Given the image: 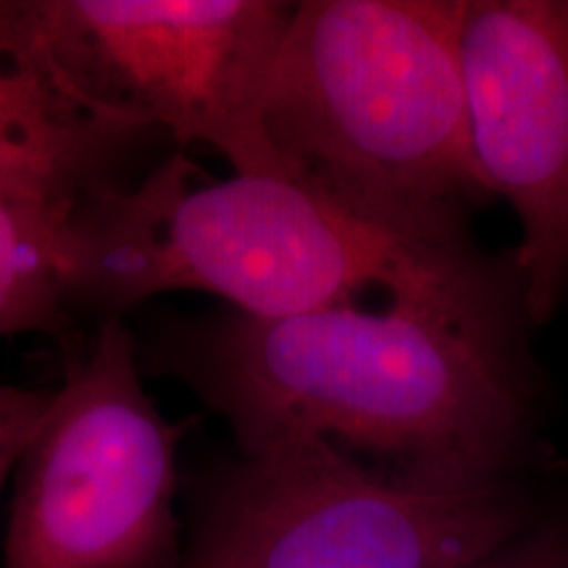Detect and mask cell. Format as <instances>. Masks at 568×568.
Returning a JSON list of instances; mask_svg holds the SVG:
<instances>
[{"mask_svg": "<svg viewBox=\"0 0 568 568\" xmlns=\"http://www.w3.org/2000/svg\"><path fill=\"white\" fill-rule=\"evenodd\" d=\"M535 518L516 479L408 485L282 439L213 477L176 568H466Z\"/></svg>", "mask_w": 568, "mask_h": 568, "instance_id": "5b68a950", "label": "cell"}, {"mask_svg": "<svg viewBox=\"0 0 568 568\" xmlns=\"http://www.w3.org/2000/svg\"><path fill=\"white\" fill-rule=\"evenodd\" d=\"M458 55L477 166L521 230V311L545 324L568 293V0H466Z\"/></svg>", "mask_w": 568, "mask_h": 568, "instance_id": "52a82bcc", "label": "cell"}, {"mask_svg": "<svg viewBox=\"0 0 568 568\" xmlns=\"http://www.w3.org/2000/svg\"><path fill=\"white\" fill-rule=\"evenodd\" d=\"M464 3H295L264 101L290 180L387 230L471 243L468 216L495 195L468 134Z\"/></svg>", "mask_w": 568, "mask_h": 568, "instance_id": "3957f363", "label": "cell"}, {"mask_svg": "<svg viewBox=\"0 0 568 568\" xmlns=\"http://www.w3.org/2000/svg\"><path fill=\"white\" fill-rule=\"evenodd\" d=\"M466 568H568V516H537Z\"/></svg>", "mask_w": 568, "mask_h": 568, "instance_id": "30bf717a", "label": "cell"}, {"mask_svg": "<svg viewBox=\"0 0 568 568\" xmlns=\"http://www.w3.org/2000/svg\"><path fill=\"white\" fill-rule=\"evenodd\" d=\"M232 426L240 450L318 439L389 479L468 487L514 479L529 403L514 332L389 303L255 318L172 316L140 343Z\"/></svg>", "mask_w": 568, "mask_h": 568, "instance_id": "6da1fadb", "label": "cell"}, {"mask_svg": "<svg viewBox=\"0 0 568 568\" xmlns=\"http://www.w3.org/2000/svg\"><path fill=\"white\" fill-rule=\"evenodd\" d=\"M293 13L284 0H0V38L95 122L290 180L264 101Z\"/></svg>", "mask_w": 568, "mask_h": 568, "instance_id": "277c9868", "label": "cell"}, {"mask_svg": "<svg viewBox=\"0 0 568 568\" xmlns=\"http://www.w3.org/2000/svg\"><path fill=\"white\" fill-rule=\"evenodd\" d=\"M142 138L74 109L0 38V205L77 211L124 184Z\"/></svg>", "mask_w": 568, "mask_h": 568, "instance_id": "ba28073f", "label": "cell"}, {"mask_svg": "<svg viewBox=\"0 0 568 568\" xmlns=\"http://www.w3.org/2000/svg\"><path fill=\"white\" fill-rule=\"evenodd\" d=\"M71 213L0 205V337L48 335L74 347L77 322L61 274V234Z\"/></svg>", "mask_w": 568, "mask_h": 568, "instance_id": "9c48e42d", "label": "cell"}, {"mask_svg": "<svg viewBox=\"0 0 568 568\" xmlns=\"http://www.w3.org/2000/svg\"><path fill=\"white\" fill-rule=\"evenodd\" d=\"M187 429L145 389L132 326L98 322L11 477L0 568H176Z\"/></svg>", "mask_w": 568, "mask_h": 568, "instance_id": "8992f818", "label": "cell"}, {"mask_svg": "<svg viewBox=\"0 0 568 568\" xmlns=\"http://www.w3.org/2000/svg\"><path fill=\"white\" fill-rule=\"evenodd\" d=\"M55 387H19L0 382V493L13 477L21 453L38 432Z\"/></svg>", "mask_w": 568, "mask_h": 568, "instance_id": "8fae6325", "label": "cell"}, {"mask_svg": "<svg viewBox=\"0 0 568 568\" xmlns=\"http://www.w3.org/2000/svg\"><path fill=\"white\" fill-rule=\"evenodd\" d=\"M71 318L95 326L203 293L255 318L389 303L514 332L518 284L474 243H432L353 216L284 176L205 174L182 153L92 195L61 234Z\"/></svg>", "mask_w": 568, "mask_h": 568, "instance_id": "7a4b0ae2", "label": "cell"}]
</instances>
